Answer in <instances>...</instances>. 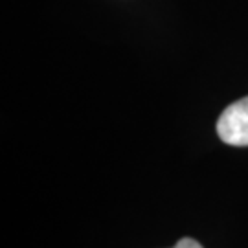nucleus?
Returning <instances> with one entry per match:
<instances>
[{"label":"nucleus","mask_w":248,"mask_h":248,"mask_svg":"<svg viewBox=\"0 0 248 248\" xmlns=\"http://www.w3.org/2000/svg\"><path fill=\"white\" fill-rule=\"evenodd\" d=\"M217 134L224 143L235 147L248 145V96L228 105L217 122Z\"/></svg>","instance_id":"f257e3e1"},{"label":"nucleus","mask_w":248,"mask_h":248,"mask_svg":"<svg viewBox=\"0 0 248 248\" xmlns=\"http://www.w3.org/2000/svg\"><path fill=\"white\" fill-rule=\"evenodd\" d=\"M173 248H204L199 241L191 239V237H182V239L177 241V245Z\"/></svg>","instance_id":"f03ea898"}]
</instances>
